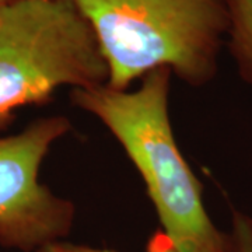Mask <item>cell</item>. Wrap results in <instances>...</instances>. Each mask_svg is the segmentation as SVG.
Listing matches in <instances>:
<instances>
[{"label":"cell","mask_w":252,"mask_h":252,"mask_svg":"<svg viewBox=\"0 0 252 252\" xmlns=\"http://www.w3.org/2000/svg\"><path fill=\"white\" fill-rule=\"evenodd\" d=\"M107 81L95 35L70 0L0 6V130L13 124L18 108L49 102L61 87Z\"/></svg>","instance_id":"3"},{"label":"cell","mask_w":252,"mask_h":252,"mask_svg":"<svg viewBox=\"0 0 252 252\" xmlns=\"http://www.w3.org/2000/svg\"><path fill=\"white\" fill-rule=\"evenodd\" d=\"M90 24L107 86L129 90L154 69L202 87L215 79L227 39L225 0H70Z\"/></svg>","instance_id":"2"},{"label":"cell","mask_w":252,"mask_h":252,"mask_svg":"<svg viewBox=\"0 0 252 252\" xmlns=\"http://www.w3.org/2000/svg\"><path fill=\"white\" fill-rule=\"evenodd\" d=\"M11 1H16V0H0V6L7 4V3H11Z\"/></svg>","instance_id":"8"},{"label":"cell","mask_w":252,"mask_h":252,"mask_svg":"<svg viewBox=\"0 0 252 252\" xmlns=\"http://www.w3.org/2000/svg\"><path fill=\"white\" fill-rule=\"evenodd\" d=\"M228 11L227 46L240 77L252 86V0H225Z\"/></svg>","instance_id":"5"},{"label":"cell","mask_w":252,"mask_h":252,"mask_svg":"<svg viewBox=\"0 0 252 252\" xmlns=\"http://www.w3.org/2000/svg\"><path fill=\"white\" fill-rule=\"evenodd\" d=\"M38 252H119L109 248H97L90 245H80V244L67 243V241H56V243L48 244L42 247ZM146 252H180L171 243L170 240L162 234V231L156 234L149 240Z\"/></svg>","instance_id":"6"},{"label":"cell","mask_w":252,"mask_h":252,"mask_svg":"<svg viewBox=\"0 0 252 252\" xmlns=\"http://www.w3.org/2000/svg\"><path fill=\"white\" fill-rule=\"evenodd\" d=\"M228 252H252V217L234 210L228 231Z\"/></svg>","instance_id":"7"},{"label":"cell","mask_w":252,"mask_h":252,"mask_svg":"<svg viewBox=\"0 0 252 252\" xmlns=\"http://www.w3.org/2000/svg\"><path fill=\"white\" fill-rule=\"evenodd\" d=\"M171 70L149 72L136 90L107 84L73 89L72 102L98 119L139 171L162 234L180 252H228L203 203V187L181 153L172 132L168 95Z\"/></svg>","instance_id":"1"},{"label":"cell","mask_w":252,"mask_h":252,"mask_svg":"<svg viewBox=\"0 0 252 252\" xmlns=\"http://www.w3.org/2000/svg\"><path fill=\"white\" fill-rule=\"evenodd\" d=\"M72 129L66 117L35 119L16 135L0 136V245L38 252L70 234L76 206L39 181L55 142Z\"/></svg>","instance_id":"4"}]
</instances>
